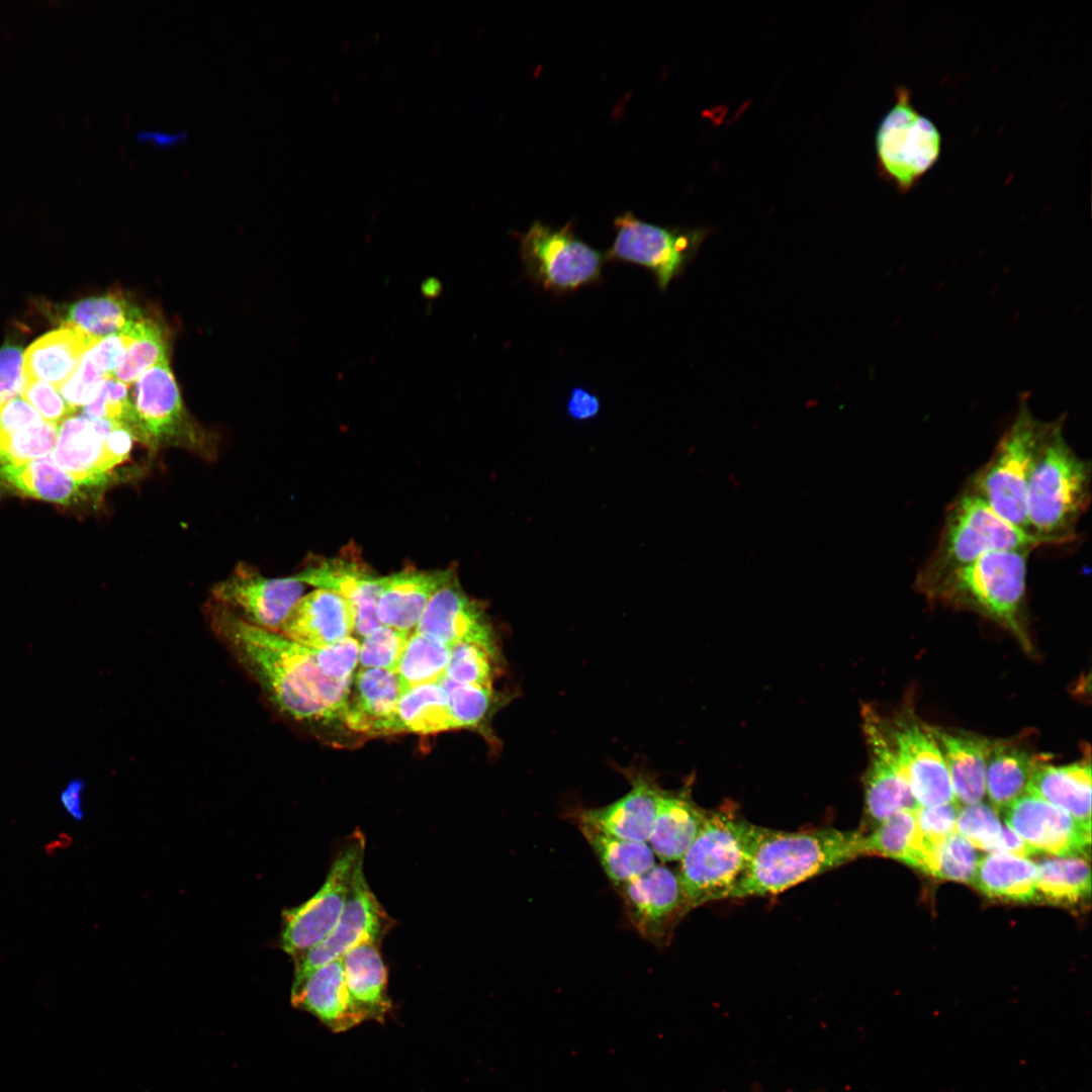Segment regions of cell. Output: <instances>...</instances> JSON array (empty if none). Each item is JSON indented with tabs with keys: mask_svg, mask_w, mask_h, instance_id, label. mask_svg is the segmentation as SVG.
<instances>
[{
	"mask_svg": "<svg viewBox=\"0 0 1092 1092\" xmlns=\"http://www.w3.org/2000/svg\"><path fill=\"white\" fill-rule=\"evenodd\" d=\"M0 486L47 502L71 504L88 487L70 476L51 455L20 464L0 465Z\"/></svg>",
	"mask_w": 1092,
	"mask_h": 1092,
	"instance_id": "33",
	"label": "cell"
},
{
	"mask_svg": "<svg viewBox=\"0 0 1092 1092\" xmlns=\"http://www.w3.org/2000/svg\"><path fill=\"white\" fill-rule=\"evenodd\" d=\"M415 631L449 646L476 644L498 657L494 630L485 609L466 594L457 574L434 595Z\"/></svg>",
	"mask_w": 1092,
	"mask_h": 1092,
	"instance_id": "21",
	"label": "cell"
},
{
	"mask_svg": "<svg viewBox=\"0 0 1092 1092\" xmlns=\"http://www.w3.org/2000/svg\"><path fill=\"white\" fill-rule=\"evenodd\" d=\"M412 633L380 624L362 637L358 663L363 668H380L395 672Z\"/></svg>",
	"mask_w": 1092,
	"mask_h": 1092,
	"instance_id": "47",
	"label": "cell"
},
{
	"mask_svg": "<svg viewBox=\"0 0 1092 1092\" xmlns=\"http://www.w3.org/2000/svg\"><path fill=\"white\" fill-rule=\"evenodd\" d=\"M440 681L448 693L452 729L480 727L500 704L492 686L459 685L446 678Z\"/></svg>",
	"mask_w": 1092,
	"mask_h": 1092,
	"instance_id": "42",
	"label": "cell"
},
{
	"mask_svg": "<svg viewBox=\"0 0 1092 1092\" xmlns=\"http://www.w3.org/2000/svg\"><path fill=\"white\" fill-rule=\"evenodd\" d=\"M1026 793L1063 809L1091 828L1090 758L1063 765L1042 762L1034 771Z\"/></svg>",
	"mask_w": 1092,
	"mask_h": 1092,
	"instance_id": "32",
	"label": "cell"
},
{
	"mask_svg": "<svg viewBox=\"0 0 1092 1092\" xmlns=\"http://www.w3.org/2000/svg\"><path fill=\"white\" fill-rule=\"evenodd\" d=\"M1050 423L1036 420L1028 405L1021 403L993 454L968 485L998 516L1025 533L1028 482Z\"/></svg>",
	"mask_w": 1092,
	"mask_h": 1092,
	"instance_id": "8",
	"label": "cell"
},
{
	"mask_svg": "<svg viewBox=\"0 0 1092 1092\" xmlns=\"http://www.w3.org/2000/svg\"><path fill=\"white\" fill-rule=\"evenodd\" d=\"M450 646L414 631L405 644L395 673L401 695L416 687L444 677Z\"/></svg>",
	"mask_w": 1092,
	"mask_h": 1092,
	"instance_id": "40",
	"label": "cell"
},
{
	"mask_svg": "<svg viewBox=\"0 0 1092 1092\" xmlns=\"http://www.w3.org/2000/svg\"><path fill=\"white\" fill-rule=\"evenodd\" d=\"M980 858L977 848L954 832L937 847L926 873L939 879L972 883Z\"/></svg>",
	"mask_w": 1092,
	"mask_h": 1092,
	"instance_id": "46",
	"label": "cell"
},
{
	"mask_svg": "<svg viewBox=\"0 0 1092 1092\" xmlns=\"http://www.w3.org/2000/svg\"><path fill=\"white\" fill-rule=\"evenodd\" d=\"M614 226L616 238L606 260L648 269L662 292L684 273L712 232L708 228L661 226L643 221L631 211L617 216Z\"/></svg>",
	"mask_w": 1092,
	"mask_h": 1092,
	"instance_id": "12",
	"label": "cell"
},
{
	"mask_svg": "<svg viewBox=\"0 0 1092 1092\" xmlns=\"http://www.w3.org/2000/svg\"><path fill=\"white\" fill-rule=\"evenodd\" d=\"M302 593L303 583L292 576L267 577L256 567L240 562L212 586L211 600L255 626L280 632Z\"/></svg>",
	"mask_w": 1092,
	"mask_h": 1092,
	"instance_id": "15",
	"label": "cell"
},
{
	"mask_svg": "<svg viewBox=\"0 0 1092 1092\" xmlns=\"http://www.w3.org/2000/svg\"><path fill=\"white\" fill-rule=\"evenodd\" d=\"M60 425L42 422L0 437V465L20 464L49 456L59 438Z\"/></svg>",
	"mask_w": 1092,
	"mask_h": 1092,
	"instance_id": "43",
	"label": "cell"
},
{
	"mask_svg": "<svg viewBox=\"0 0 1092 1092\" xmlns=\"http://www.w3.org/2000/svg\"><path fill=\"white\" fill-rule=\"evenodd\" d=\"M102 340V339H101ZM98 341L64 323L34 341L23 354L25 380H40L59 388L75 373L84 354Z\"/></svg>",
	"mask_w": 1092,
	"mask_h": 1092,
	"instance_id": "28",
	"label": "cell"
},
{
	"mask_svg": "<svg viewBox=\"0 0 1092 1092\" xmlns=\"http://www.w3.org/2000/svg\"><path fill=\"white\" fill-rule=\"evenodd\" d=\"M294 1007L315 1016L334 1032H344L365 1021L349 994L343 960L332 961L291 987Z\"/></svg>",
	"mask_w": 1092,
	"mask_h": 1092,
	"instance_id": "25",
	"label": "cell"
},
{
	"mask_svg": "<svg viewBox=\"0 0 1092 1092\" xmlns=\"http://www.w3.org/2000/svg\"><path fill=\"white\" fill-rule=\"evenodd\" d=\"M359 648L360 641L353 636L323 648L308 647L322 673L332 680L341 682L352 681L359 662Z\"/></svg>",
	"mask_w": 1092,
	"mask_h": 1092,
	"instance_id": "49",
	"label": "cell"
},
{
	"mask_svg": "<svg viewBox=\"0 0 1092 1092\" xmlns=\"http://www.w3.org/2000/svg\"><path fill=\"white\" fill-rule=\"evenodd\" d=\"M346 985L353 1003L365 1020L383 1022L391 1009L387 991L388 970L380 945L364 941L342 958Z\"/></svg>",
	"mask_w": 1092,
	"mask_h": 1092,
	"instance_id": "30",
	"label": "cell"
},
{
	"mask_svg": "<svg viewBox=\"0 0 1092 1092\" xmlns=\"http://www.w3.org/2000/svg\"><path fill=\"white\" fill-rule=\"evenodd\" d=\"M21 397L30 403L46 422L61 424L75 415L58 388L40 380H25Z\"/></svg>",
	"mask_w": 1092,
	"mask_h": 1092,
	"instance_id": "51",
	"label": "cell"
},
{
	"mask_svg": "<svg viewBox=\"0 0 1092 1092\" xmlns=\"http://www.w3.org/2000/svg\"><path fill=\"white\" fill-rule=\"evenodd\" d=\"M585 840L608 878L620 886L654 867L656 856L647 842L632 841L578 822Z\"/></svg>",
	"mask_w": 1092,
	"mask_h": 1092,
	"instance_id": "35",
	"label": "cell"
},
{
	"mask_svg": "<svg viewBox=\"0 0 1092 1092\" xmlns=\"http://www.w3.org/2000/svg\"><path fill=\"white\" fill-rule=\"evenodd\" d=\"M354 631L352 607L336 593L323 588L301 597L280 629L284 636L309 648L329 646Z\"/></svg>",
	"mask_w": 1092,
	"mask_h": 1092,
	"instance_id": "24",
	"label": "cell"
},
{
	"mask_svg": "<svg viewBox=\"0 0 1092 1092\" xmlns=\"http://www.w3.org/2000/svg\"><path fill=\"white\" fill-rule=\"evenodd\" d=\"M134 138L142 145L158 149H171L182 144L187 139V131L146 128L139 130Z\"/></svg>",
	"mask_w": 1092,
	"mask_h": 1092,
	"instance_id": "57",
	"label": "cell"
},
{
	"mask_svg": "<svg viewBox=\"0 0 1092 1092\" xmlns=\"http://www.w3.org/2000/svg\"><path fill=\"white\" fill-rule=\"evenodd\" d=\"M1004 829L1005 823L991 804L982 801L960 807L957 832L975 848L999 852Z\"/></svg>",
	"mask_w": 1092,
	"mask_h": 1092,
	"instance_id": "45",
	"label": "cell"
},
{
	"mask_svg": "<svg viewBox=\"0 0 1092 1092\" xmlns=\"http://www.w3.org/2000/svg\"><path fill=\"white\" fill-rule=\"evenodd\" d=\"M44 422L36 410L22 397L0 406V437Z\"/></svg>",
	"mask_w": 1092,
	"mask_h": 1092,
	"instance_id": "55",
	"label": "cell"
},
{
	"mask_svg": "<svg viewBox=\"0 0 1092 1092\" xmlns=\"http://www.w3.org/2000/svg\"><path fill=\"white\" fill-rule=\"evenodd\" d=\"M452 729L448 693L441 681L403 693L394 710L393 734H433Z\"/></svg>",
	"mask_w": 1092,
	"mask_h": 1092,
	"instance_id": "37",
	"label": "cell"
},
{
	"mask_svg": "<svg viewBox=\"0 0 1092 1092\" xmlns=\"http://www.w3.org/2000/svg\"><path fill=\"white\" fill-rule=\"evenodd\" d=\"M1037 867L1038 899L1052 904L1072 906L1088 898L1091 874L1081 856L1044 858Z\"/></svg>",
	"mask_w": 1092,
	"mask_h": 1092,
	"instance_id": "39",
	"label": "cell"
},
{
	"mask_svg": "<svg viewBox=\"0 0 1092 1092\" xmlns=\"http://www.w3.org/2000/svg\"><path fill=\"white\" fill-rule=\"evenodd\" d=\"M131 341L132 335L128 325L121 333L98 341L85 355L101 373L111 376L120 365Z\"/></svg>",
	"mask_w": 1092,
	"mask_h": 1092,
	"instance_id": "54",
	"label": "cell"
},
{
	"mask_svg": "<svg viewBox=\"0 0 1092 1092\" xmlns=\"http://www.w3.org/2000/svg\"><path fill=\"white\" fill-rule=\"evenodd\" d=\"M866 854H878L900 860L923 872L929 852L916 821V809L902 810L864 833Z\"/></svg>",
	"mask_w": 1092,
	"mask_h": 1092,
	"instance_id": "36",
	"label": "cell"
},
{
	"mask_svg": "<svg viewBox=\"0 0 1092 1092\" xmlns=\"http://www.w3.org/2000/svg\"><path fill=\"white\" fill-rule=\"evenodd\" d=\"M884 723L918 807L956 802L942 754L927 725L908 711Z\"/></svg>",
	"mask_w": 1092,
	"mask_h": 1092,
	"instance_id": "17",
	"label": "cell"
},
{
	"mask_svg": "<svg viewBox=\"0 0 1092 1092\" xmlns=\"http://www.w3.org/2000/svg\"><path fill=\"white\" fill-rule=\"evenodd\" d=\"M203 611L213 633L282 712L299 721L341 720L352 681L328 678L308 647L255 626L211 599Z\"/></svg>",
	"mask_w": 1092,
	"mask_h": 1092,
	"instance_id": "1",
	"label": "cell"
},
{
	"mask_svg": "<svg viewBox=\"0 0 1092 1092\" xmlns=\"http://www.w3.org/2000/svg\"><path fill=\"white\" fill-rule=\"evenodd\" d=\"M129 329L132 341L111 376L130 386L145 371L167 356V344L161 325L151 317L142 316L131 323Z\"/></svg>",
	"mask_w": 1092,
	"mask_h": 1092,
	"instance_id": "41",
	"label": "cell"
},
{
	"mask_svg": "<svg viewBox=\"0 0 1092 1092\" xmlns=\"http://www.w3.org/2000/svg\"><path fill=\"white\" fill-rule=\"evenodd\" d=\"M863 730L869 749L864 775V812L877 826L902 810L918 807L885 723L874 711H863Z\"/></svg>",
	"mask_w": 1092,
	"mask_h": 1092,
	"instance_id": "18",
	"label": "cell"
},
{
	"mask_svg": "<svg viewBox=\"0 0 1092 1092\" xmlns=\"http://www.w3.org/2000/svg\"><path fill=\"white\" fill-rule=\"evenodd\" d=\"M927 728L942 754L956 802L960 806L982 802L992 740L970 732L930 725Z\"/></svg>",
	"mask_w": 1092,
	"mask_h": 1092,
	"instance_id": "27",
	"label": "cell"
},
{
	"mask_svg": "<svg viewBox=\"0 0 1092 1092\" xmlns=\"http://www.w3.org/2000/svg\"><path fill=\"white\" fill-rule=\"evenodd\" d=\"M875 145L881 177L907 194L938 162L942 135L914 106L910 89L899 85L894 104L878 126Z\"/></svg>",
	"mask_w": 1092,
	"mask_h": 1092,
	"instance_id": "9",
	"label": "cell"
},
{
	"mask_svg": "<svg viewBox=\"0 0 1092 1092\" xmlns=\"http://www.w3.org/2000/svg\"><path fill=\"white\" fill-rule=\"evenodd\" d=\"M616 888L632 926L654 943L664 942L688 913L678 873L664 863Z\"/></svg>",
	"mask_w": 1092,
	"mask_h": 1092,
	"instance_id": "20",
	"label": "cell"
},
{
	"mask_svg": "<svg viewBox=\"0 0 1092 1092\" xmlns=\"http://www.w3.org/2000/svg\"><path fill=\"white\" fill-rule=\"evenodd\" d=\"M400 696L394 671L361 667L354 676V693H350L341 720L358 733L392 735L394 710Z\"/></svg>",
	"mask_w": 1092,
	"mask_h": 1092,
	"instance_id": "26",
	"label": "cell"
},
{
	"mask_svg": "<svg viewBox=\"0 0 1092 1092\" xmlns=\"http://www.w3.org/2000/svg\"><path fill=\"white\" fill-rule=\"evenodd\" d=\"M625 777L631 786L627 794L607 806L581 810L578 822L623 839L648 843L662 789L645 771L629 768Z\"/></svg>",
	"mask_w": 1092,
	"mask_h": 1092,
	"instance_id": "22",
	"label": "cell"
},
{
	"mask_svg": "<svg viewBox=\"0 0 1092 1092\" xmlns=\"http://www.w3.org/2000/svg\"><path fill=\"white\" fill-rule=\"evenodd\" d=\"M129 387L114 377L107 376L92 400L82 407V415L114 422L126 430L130 412Z\"/></svg>",
	"mask_w": 1092,
	"mask_h": 1092,
	"instance_id": "48",
	"label": "cell"
},
{
	"mask_svg": "<svg viewBox=\"0 0 1092 1092\" xmlns=\"http://www.w3.org/2000/svg\"><path fill=\"white\" fill-rule=\"evenodd\" d=\"M708 811L700 808L688 789H662L648 844L662 862L679 861L702 830Z\"/></svg>",
	"mask_w": 1092,
	"mask_h": 1092,
	"instance_id": "29",
	"label": "cell"
},
{
	"mask_svg": "<svg viewBox=\"0 0 1092 1092\" xmlns=\"http://www.w3.org/2000/svg\"><path fill=\"white\" fill-rule=\"evenodd\" d=\"M302 583L336 593L355 614V632L361 638L380 625L377 602L382 576L374 572L353 543L334 556H313L294 575Z\"/></svg>",
	"mask_w": 1092,
	"mask_h": 1092,
	"instance_id": "16",
	"label": "cell"
},
{
	"mask_svg": "<svg viewBox=\"0 0 1092 1092\" xmlns=\"http://www.w3.org/2000/svg\"><path fill=\"white\" fill-rule=\"evenodd\" d=\"M133 442L114 422L74 415L61 423L52 457L76 481L97 488L113 479V469L129 458Z\"/></svg>",
	"mask_w": 1092,
	"mask_h": 1092,
	"instance_id": "13",
	"label": "cell"
},
{
	"mask_svg": "<svg viewBox=\"0 0 1092 1092\" xmlns=\"http://www.w3.org/2000/svg\"><path fill=\"white\" fill-rule=\"evenodd\" d=\"M1063 425L1050 423L1028 482L1026 531L1040 546L1076 541L1091 498V463L1068 444Z\"/></svg>",
	"mask_w": 1092,
	"mask_h": 1092,
	"instance_id": "3",
	"label": "cell"
},
{
	"mask_svg": "<svg viewBox=\"0 0 1092 1092\" xmlns=\"http://www.w3.org/2000/svg\"><path fill=\"white\" fill-rule=\"evenodd\" d=\"M126 427L135 442L150 452L179 448L210 460L216 455L212 438L187 414L168 356L145 371L129 387Z\"/></svg>",
	"mask_w": 1092,
	"mask_h": 1092,
	"instance_id": "7",
	"label": "cell"
},
{
	"mask_svg": "<svg viewBox=\"0 0 1092 1092\" xmlns=\"http://www.w3.org/2000/svg\"><path fill=\"white\" fill-rule=\"evenodd\" d=\"M518 238L526 275L545 291L563 294L601 280L606 256L579 240L571 221L553 228L536 220Z\"/></svg>",
	"mask_w": 1092,
	"mask_h": 1092,
	"instance_id": "11",
	"label": "cell"
},
{
	"mask_svg": "<svg viewBox=\"0 0 1092 1092\" xmlns=\"http://www.w3.org/2000/svg\"><path fill=\"white\" fill-rule=\"evenodd\" d=\"M601 411L600 397L583 386H574L566 401L567 415L574 421L583 422L596 418Z\"/></svg>",
	"mask_w": 1092,
	"mask_h": 1092,
	"instance_id": "56",
	"label": "cell"
},
{
	"mask_svg": "<svg viewBox=\"0 0 1092 1092\" xmlns=\"http://www.w3.org/2000/svg\"><path fill=\"white\" fill-rule=\"evenodd\" d=\"M1037 867L1028 857L989 852L980 858L972 884L990 898L1013 902L1038 900Z\"/></svg>",
	"mask_w": 1092,
	"mask_h": 1092,
	"instance_id": "34",
	"label": "cell"
},
{
	"mask_svg": "<svg viewBox=\"0 0 1092 1092\" xmlns=\"http://www.w3.org/2000/svg\"><path fill=\"white\" fill-rule=\"evenodd\" d=\"M1048 761L1027 746L1011 740H992L985 771V792L998 812L1027 792L1036 768Z\"/></svg>",
	"mask_w": 1092,
	"mask_h": 1092,
	"instance_id": "31",
	"label": "cell"
},
{
	"mask_svg": "<svg viewBox=\"0 0 1092 1092\" xmlns=\"http://www.w3.org/2000/svg\"><path fill=\"white\" fill-rule=\"evenodd\" d=\"M144 316L141 309L121 292H109L71 304L65 323L101 340L121 333Z\"/></svg>",
	"mask_w": 1092,
	"mask_h": 1092,
	"instance_id": "38",
	"label": "cell"
},
{
	"mask_svg": "<svg viewBox=\"0 0 1092 1092\" xmlns=\"http://www.w3.org/2000/svg\"><path fill=\"white\" fill-rule=\"evenodd\" d=\"M83 789L84 782L81 779H72L60 794V803L63 809L75 821H81L84 817L82 806Z\"/></svg>",
	"mask_w": 1092,
	"mask_h": 1092,
	"instance_id": "58",
	"label": "cell"
},
{
	"mask_svg": "<svg viewBox=\"0 0 1092 1092\" xmlns=\"http://www.w3.org/2000/svg\"><path fill=\"white\" fill-rule=\"evenodd\" d=\"M498 657L482 646L457 643L450 646L444 677L459 685L492 686Z\"/></svg>",
	"mask_w": 1092,
	"mask_h": 1092,
	"instance_id": "44",
	"label": "cell"
},
{
	"mask_svg": "<svg viewBox=\"0 0 1092 1092\" xmlns=\"http://www.w3.org/2000/svg\"><path fill=\"white\" fill-rule=\"evenodd\" d=\"M394 925L395 920L388 915L371 891L363 867L360 868L335 928L321 943L293 960L292 987L301 984L322 966L343 958L348 950L361 942L370 941L380 945Z\"/></svg>",
	"mask_w": 1092,
	"mask_h": 1092,
	"instance_id": "14",
	"label": "cell"
},
{
	"mask_svg": "<svg viewBox=\"0 0 1092 1092\" xmlns=\"http://www.w3.org/2000/svg\"><path fill=\"white\" fill-rule=\"evenodd\" d=\"M455 567L418 569L405 567L382 576L377 602L380 624L412 633L434 595L455 575Z\"/></svg>",
	"mask_w": 1092,
	"mask_h": 1092,
	"instance_id": "23",
	"label": "cell"
},
{
	"mask_svg": "<svg viewBox=\"0 0 1092 1092\" xmlns=\"http://www.w3.org/2000/svg\"><path fill=\"white\" fill-rule=\"evenodd\" d=\"M960 807L957 802H950L916 808L918 830L932 854L947 836L957 832Z\"/></svg>",
	"mask_w": 1092,
	"mask_h": 1092,
	"instance_id": "50",
	"label": "cell"
},
{
	"mask_svg": "<svg viewBox=\"0 0 1092 1092\" xmlns=\"http://www.w3.org/2000/svg\"><path fill=\"white\" fill-rule=\"evenodd\" d=\"M1040 544L998 516L968 486L948 506L937 543L917 574L924 593L943 576L983 555L1000 550L1029 549Z\"/></svg>",
	"mask_w": 1092,
	"mask_h": 1092,
	"instance_id": "6",
	"label": "cell"
},
{
	"mask_svg": "<svg viewBox=\"0 0 1092 1092\" xmlns=\"http://www.w3.org/2000/svg\"><path fill=\"white\" fill-rule=\"evenodd\" d=\"M25 384L23 353L19 347L0 349V406L21 396Z\"/></svg>",
	"mask_w": 1092,
	"mask_h": 1092,
	"instance_id": "53",
	"label": "cell"
},
{
	"mask_svg": "<svg viewBox=\"0 0 1092 1092\" xmlns=\"http://www.w3.org/2000/svg\"><path fill=\"white\" fill-rule=\"evenodd\" d=\"M1002 814L1004 823L1033 853L1083 857L1089 850L1091 828L1037 796L1025 793L1007 806Z\"/></svg>",
	"mask_w": 1092,
	"mask_h": 1092,
	"instance_id": "19",
	"label": "cell"
},
{
	"mask_svg": "<svg viewBox=\"0 0 1092 1092\" xmlns=\"http://www.w3.org/2000/svg\"><path fill=\"white\" fill-rule=\"evenodd\" d=\"M422 290L429 297L436 296L440 291V284L435 279H429L423 284Z\"/></svg>",
	"mask_w": 1092,
	"mask_h": 1092,
	"instance_id": "59",
	"label": "cell"
},
{
	"mask_svg": "<svg viewBox=\"0 0 1092 1092\" xmlns=\"http://www.w3.org/2000/svg\"><path fill=\"white\" fill-rule=\"evenodd\" d=\"M106 377L84 354L75 373L59 388V391L65 401L77 412L79 407L82 408L92 400Z\"/></svg>",
	"mask_w": 1092,
	"mask_h": 1092,
	"instance_id": "52",
	"label": "cell"
},
{
	"mask_svg": "<svg viewBox=\"0 0 1092 1092\" xmlns=\"http://www.w3.org/2000/svg\"><path fill=\"white\" fill-rule=\"evenodd\" d=\"M757 829L729 808L708 811L677 870L688 912L729 899L747 867Z\"/></svg>",
	"mask_w": 1092,
	"mask_h": 1092,
	"instance_id": "5",
	"label": "cell"
},
{
	"mask_svg": "<svg viewBox=\"0 0 1092 1092\" xmlns=\"http://www.w3.org/2000/svg\"><path fill=\"white\" fill-rule=\"evenodd\" d=\"M864 854L860 831L789 832L758 826L747 867L729 899L777 895Z\"/></svg>",
	"mask_w": 1092,
	"mask_h": 1092,
	"instance_id": "2",
	"label": "cell"
},
{
	"mask_svg": "<svg viewBox=\"0 0 1092 1092\" xmlns=\"http://www.w3.org/2000/svg\"><path fill=\"white\" fill-rule=\"evenodd\" d=\"M364 834L355 830L343 840L326 880L304 903L282 911L280 948L293 960L321 943L337 925L354 878L363 867Z\"/></svg>",
	"mask_w": 1092,
	"mask_h": 1092,
	"instance_id": "10",
	"label": "cell"
},
{
	"mask_svg": "<svg viewBox=\"0 0 1092 1092\" xmlns=\"http://www.w3.org/2000/svg\"><path fill=\"white\" fill-rule=\"evenodd\" d=\"M1030 551L987 553L943 576L923 594L932 600L977 611L1026 642L1023 609Z\"/></svg>",
	"mask_w": 1092,
	"mask_h": 1092,
	"instance_id": "4",
	"label": "cell"
}]
</instances>
